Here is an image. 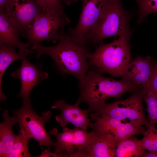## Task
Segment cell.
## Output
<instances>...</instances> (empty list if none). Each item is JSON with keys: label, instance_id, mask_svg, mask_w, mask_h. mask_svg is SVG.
I'll list each match as a JSON object with an SVG mask.
<instances>
[{"label": "cell", "instance_id": "7402d4cb", "mask_svg": "<svg viewBox=\"0 0 157 157\" xmlns=\"http://www.w3.org/2000/svg\"><path fill=\"white\" fill-rule=\"evenodd\" d=\"M143 98L147 107L149 122L157 123V94L150 90L143 92Z\"/></svg>", "mask_w": 157, "mask_h": 157}, {"label": "cell", "instance_id": "5b68a950", "mask_svg": "<svg viewBox=\"0 0 157 157\" xmlns=\"http://www.w3.org/2000/svg\"><path fill=\"white\" fill-rule=\"evenodd\" d=\"M143 94H135L125 99L104 103L93 113L90 118L101 116L109 117L125 123L147 127L151 123L145 117L142 106Z\"/></svg>", "mask_w": 157, "mask_h": 157}, {"label": "cell", "instance_id": "4fadbf2b", "mask_svg": "<svg viewBox=\"0 0 157 157\" xmlns=\"http://www.w3.org/2000/svg\"><path fill=\"white\" fill-rule=\"evenodd\" d=\"M154 62L149 56H137L131 60L126 69L125 79L135 90L141 89L142 92L147 87L151 76Z\"/></svg>", "mask_w": 157, "mask_h": 157}, {"label": "cell", "instance_id": "83f0119b", "mask_svg": "<svg viewBox=\"0 0 157 157\" xmlns=\"http://www.w3.org/2000/svg\"><path fill=\"white\" fill-rule=\"evenodd\" d=\"M142 157H157V151H145Z\"/></svg>", "mask_w": 157, "mask_h": 157}, {"label": "cell", "instance_id": "9c48e42d", "mask_svg": "<svg viewBox=\"0 0 157 157\" xmlns=\"http://www.w3.org/2000/svg\"><path fill=\"white\" fill-rule=\"evenodd\" d=\"M49 133L56 138L57 141L54 145V152L59 153L65 151V157H84L83 150L91 143L94 135L92 131L88 132L77 127L73 129L64 127L60 133L54 128Z\"/></svg>", "mask_w": 157, "mask_h": 157}, {"label": "cell", "instance_id": "603a6c76", "mask_svg": "<svg viewBox=\"0 0 157 157\" xmlns=\"http://www.w3.org/2000/svg\"><path fill=\"white\" fill-rule=\"evenodd\" d=\"M139 8V17L137 23L140 24L146 20V17L149 14H157V0H135Z\"/></svg>", "mask_w": 157, "mask_h": 157}, {"label": "cell", "instance_id": "f546056e", "mask_svg": "<svg viewBox=\"0 0 157 157\" xmlns=\"http://www.w3.org/2000/svg\"><path fill=\"white\" fill-rule=\"evenodd\" d=\"M74 2H75V1H78V0H73Z\"/></svg>", "mask_w": 157, "mask_h": 157}, {"label": "cell", "instance_id": "2e32d148", "mask_svg": "<svg viewBox=\"0 0 157 157\" xmlns=\"http://www.w3.org/2000/svg\"><path fill=\"white\" fill-rule=\"evenodd\" d=\"M94 135L91 143L83 150L84 157H113L117 144L109 136L92 129Z\"/></svg>", "mask_w": 157, "mask_h": 157}, {"label": "cell", "instance_id": "8992f818", "mask_svg": "<svg viewBox=\"0 0 157 157\" xmlns=\"http://www.w3.org/2000/svg\"><path fill=\"white\" fill-rule=\"evenodd\" d=\"M70 20L64 13L41 12L35 17L31 28L24 36L27 44H39L43 41L56 43L65 34L64 28Z\"/></svg>", "mask_w": 157, "mask_h": 157}, {"label": "cell", "instance_id": "f1b7e54d", "mask_svg": "<svg viewBox=\"0 0 157 157\" xmlns=\"http://www.w3.org/2000/svg\"><path fill=\"white\" fill-rule=\"evenodd\" d=\"M62 1L68 5H70L72 3L74 2L73 0H61Z\"/></svg>", "mask_w": 157, "mask_h": 157}, {"label": "cell", "instance_id": "4316f807", "mask_svg": "<svg viewBox=\"0 0 157 157\" xmlns=\"http://www.w3.org/2000/svg\"><path fill=\"white\" fill-rule=\"evenodd\" d=\"M10 0H0V12L6 13Z\"/></svg>", "mask_w": 157, "mask_h": 157}, {"label": "cell", "instance_id": "8fae6325", "mask_svg": "<svg viewBox=\"0 0 157 157\" xmlns=\"http://www.w3.org/2000/svg\"><path fill=\"white\" fill-rule=\"evenodd\" d=\"M42 12L35 0H10L5 13L24 36Z\"/></svg>", "mask_w": 157, "mask_h": 157}, {"label": "cell", "instance_id": "484cf974", "mask_svg": "<svg viewBox=\"0 0 157 157\" xmlns=\"http://www.w3.org/2000/svg\"><path fill=\"white\" fill-rule=\"evenodd\" d=\"M50 147H47L45 149L42 150L41 154L38 157H64L65 151H63L59 153L55 152L53 153L50 151Z\"/></svg>", "mask_w": 157, "mask_h": 157}, {"label": "cell", "instance_id": "52a82bcc", "mask_svg": "<svg viewBox=\"0 0 157 157\" xmlns=\"http://www.w3.org/2000/svg\"><path fill=\"white\" fill-rule=\"evenodd\" d=\"M30 100L23 101L19 109L13 110V116L16 118L19 128L26 129L32 138L37 141L41 147H50L54 146V142L45 130L44 124L50 119L51 112L47 111L38 115L33 110Z\"/></svg>", "mask_w": 157, "mask_h": 157}, {"label": "cell", "instance_id": "ba28073f", "mask_svg": "<svg viewBox=\"0 0 157 157\" xmlns=\"http://www.w3.org/2000/svg\"><path fill=\"white\" fill-rule=\"evenodd\" d=\"M113 0H82V8L76 26L70 28L67 35L84 45L88 43L89 33Z\"/></svg>", "mask_w": 157, "mask_h": 157}, {"label": "cell", "instance_id": "7a4b0ae2", "mask_svg": "<svg viewBox=\"0 0 157 157\" xmlns=\"http://www.w3.org/2000/svg\"><path fill=\"white\" fill-rule=\"evenodd\" d=\"M94 67L89 70L85 78L79 83L80 96L77 101L85 102L89 106V113H94L106 100L110 98H118L126 92L135 89L129 81L124 79L117 80L106 77Z\"/></svg>", "mask_w": 157, "mask_h": 157}, {"label": "cell", "instance_id": "6da1fadb", "mask_svg": "<svg viewBox=\"0 0 157 157\" xmlns=\"http://www.w3.org/2000/svg\"><path fill=\"white\" fill-rule=\"evenodd\" d=\"M33 45L30 48L36 52L35 57L47 55L53 59L55 67L62 74L72 75L79 83L83 80L90 67L87 60L90 52L86 45L72 39L66 33L55 46L45 47L39 44Z\"/></svg>", "mask_w": 157, "mask_h": 157}, {"label": "cell", "instance_id": "cb8c5ba5", "mask_svg": "<svg viewBox=\"0 0 157 157\" xmlns=\"http://www.w3.org/2000/svg\"><path fill=\"white\" fill-rule=\"evenodd\" d=\"M41 8L42 12L64 13V6L61 0H35Z\"/></svg>", "mask_w": 157, "mask_h": 157}, {"label": "cell", "instance_id": "3957f363", "mask_svg": "<svg viewBox=\"0 0 157 157\" xmlns=\"http://www.w3.org/2000/svg\"><path fill=\"white\" fill-rule=\"evenodd\" d=\"M132 33L131 30L110 43L102 42L96 46L94 51L88 56L90 66L96 68L102 73L123 78L131 60L129 43Z\"/></svg>", "mask_w": 157, "mask_h": 157}, {"label": "cell", "instance_id": "9a60e30c", "mask_svg": "<svg viewBox=\"0 0 157 157\" xmlns=\"http://www.w3.org/2000/svg\"><path fill=\"white\" fill-rule=\"evenodd\" d=\"M20 32L9 18L7 14L0 12V44L10 47H17L19 53L24 57L35 52L29 49L27 43L20 40Z\"/></svg>", "mask_w": 157, "mask_h": 157}, {"label": "cell", "instance_id": "ffe728a7", "mask_svg": "<svg viewBox=\"0 0 157 157\" xmlns=\"http://www.w3.org/2000/svg\"><path fill=\"white\" fill-rule=\"evenodd\" d=\"M32 137L25 129L19 128V133L15 140L11 152L8 157H31L28 144Z\"/></svg>", "mask_w": 157, "mask_h": 157}, {"label": "cell", "instance_id": "ac0fdd59", "mask_svg": "<svg viewBox=\"0 0 157 157\" xmlns=\"http://www.w3.org/2000/svg\"><path fill=\"white\" fill-rule=\"evenodd\" d=\"M15 47H10L0 44V101H5L7 97L3 93L1 88L2 78L7 68L14 61L22 59L24 57L17 53Z\"/></svg>", "mask_w": 157, "mask_h": 157}, {"label": "cell", "instance_id": "d4e9b609", "mask_svg": "<svg viewBox=\"0 0 157 157\" xmlns=\"http://www.w3.org/2000/svg\"><path fill=\"white\" fill-rule=\"evenodd\" d=\"M151 90L157 94V62H154L151 76L147 88L142 92Z\"/></svg>", "mask_w": 157, "mask_h": 157}, {"label": "cell", "instance_id": "d6986e66", "mask_svg": "<svg viewBox=\"0 0 157 157\" xmlns=\"http://www.w3.org/2000/svg\"><path fill=\"white\" fill-rule=\"evenodd\" d=\"M131 137L117 144L115 157H142L145 149L141 146L139 140Z\"/></svg>", "mask_w": 157, "mask_h": 157}, {"label": "cell", "instance_id": "e0dca14e", "mask_svg": "<svg viewBox=\"0 0 157 157\" xmlns=\"http://www.w3.org/2000/svg\"><path fill=\"white\" fill-rule=\"evenodd\" d=\"M2 115L3 120L0 124V157H8L17 136L13 130L17 121L14 116H9L8 109L3 112Z\"/></svg>", "mask_w": 157, "mask_h": 157}, {"label": "cell", "instance_id": "277c9868", "mask_svg": "<svg viewBox=\"0 0 157 157\" xmlns=\"http://www.w3.org/2000/svg\"><path fill=\"white\" fill-rule=\"evenodd\" d=\"M134 15L124 9L121 0H113L90 31L88 43L96 45L106 38L119 37L126 34L131 30L129 22Z\"/></svg>", "mask_w": 157, "mask_h": 157}, {"label": "cell", "instance_id": "5bb4252c", "mask_svg": "<svg viewBox=\"0 0 157 157\" xmlns=\"http://www.w3.org/2000/svg\"><path fill=\"white\" fill-rule=\"evenodd\" d=\"M80 103L77 101L74 105L67 103L65 100L62 99L56 101L55 104L51 107L53 109H59L61 114L55 117L56 121L62 127H65L69 123L75 127L87 130L90 126L91 119L88 109L83 110L79 107Z\"/></svg>", "mask_w": 157, "mask_h": 157}, {"label": "cell", "instance_id": "7c38bea8", "mask_svg": "<svg viewBox=\"0 0 157 157\" xmlns=\"http://www.w3.org/2000/svg\"><path fill=\"white\" fill-rule=\"evenodd\" d=\"M21 60V66L11 76L14 78L19 79L21 81V87L18 97H22L24 101L30 100L29 95L33 88L47 78L49 75L41 66L31 63L26 58H24Z\"/></svg>", "mask_w": 157, "mask_h": 157}, {"label": "cell", "instance_id": "30bf717a", "mask_svg": "<svg viewBox=\"0 0 157 157\" xmlns=\"http://www.w3.org/2000/svg\"><path fill=\"white\" fill-rule=\"evenodd\" d=\"M91 118L93 122L90 126L92 129L107 135L117 143L132 136L143 135L146 130L144 126H139L105 116L94 117Z\"/></svg>", "mask_w": 157, "mask_h": 157}, {"label": "cell", "instance_id": "44dd1931", "mask_svg": "<svg viewBox=\"0 0 157 157\" xmlns=\"http://www.w3.org/2000/svg\"><path fill=\"white\" fill-rule=\"evenodd\" d=\"M147 127L143 135V138L139 142L144 149L149 151H157V130L154 124L151 123Z\"/></svg>", "mask_w": 157, "mask_h": 157}]
</instances>
